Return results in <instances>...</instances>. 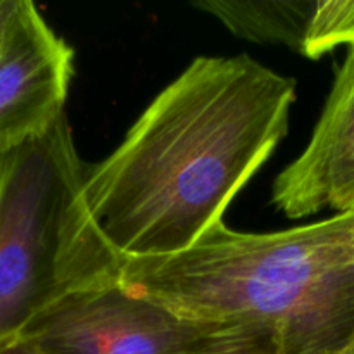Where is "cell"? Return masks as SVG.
<instances>
[{
  "label": "cell",
  "instance_id": "6da1fadb",
  "mask_svg": "<svg viewBox=\"0 0 354 354\" xmlns=\"http://www.w3.org/2000/svg\"><path fill=\"white\" fill-rule=\"evenodd\" d=\"M296 80L249 55L197 57L88 166V209L121 258L196 244L289 131Z\"/></svg>",
  "mask_w": 354,
  "mask_h": 354
},
{
  "label": "cell",
  "instance_id": "7a4b0ae2",
  "mask_svg": "<svg viewBox=\"0 0 354 354\" xmlns=\"http://www.w3.org/2000/svg\"><path fill=\"white\" fill-rule=\"evenodd\" d=\"M120 283L190 320L266 332L280 354H344L354 342V211L268 234L221 221L176 254L121 258Z\"/></svg>",
  "mask_w": 354,
  "mask_h": 354
},
{
  "label": "cell",
  "instance_id": "3957f363",
  "mask_svg": "<svg viewBox=\"0 0 354 354\" xmlns=\"http://www.w3.org/2000/svg\"><path fill=\"white\" fill-rule=\"evenodd\" d=\"M68 114L0 154V344L61 301L120 283L121 256L85 199Z\"/></svg>",
  "mask_w": 354,
  "mask_h": 354
},
{
  "label": "cell",
  "instance_id": "277c9868",
  "mask_svg": "<svg viewBox=\"0 0 354 354\" xmlns=\"http://www.w3.org/2000/svg\"><path fill=\"white\" fill-rule=\"evenodd\" d=\"M254 334L266 332L190 320L114 283L61 301L19 337L38 354H199Z\"/></svg>",
  "mask_w": 354,
  "mask_h": 354
},
{
  "label": "cell",
  "instance_id": "5b68a950",
  "mask_svg": "<svg viewBox=\"0 0 354 354\" xmlns=\"http://www.w3.org/2000/svg\"><path fill=\"white\" fill-rule=\"evenodd\" d=\"M75 50L30 0H17L0 50V154L45 133L66 113Z\"/></svg>",
  "mask_w": 354,
  "mask_h": 354
},
{
  "label": "cell",
  "instance_id": "8992f818",
  "mask_svg": "<svg viewBox=\"0 0 354 354\" xmlns=\"http://www.w3.org/2000/svg\"><path fill=\"white\" fill-rule=\"evenodd\" d=\"M353 158L354 47L339 69L310 144L273 183L275 207L294 220L320 213L328 207L332 189Z\"/></svg>",
  "mask_w": 354,
  "mask_h": 354
},
{
  "label": "cell",
  "instance_id": "52a82bcc",
  "mask_svg": "<svg viewBox=\"0 0 354 354\" xmlns=\"http://www.w3.org/2000/svg\"><path fill=\"white\" fill-rule=\"evenodd\" d=\"M194 7L221 21L235 37L303 54L317 0H201Z\"/></svg>",
  "mask_w": 354,
  "mask_h": 354
},
{
  "label": "cell",
  "instance_id": "ba28073f",
  "mask_svg": "<svg viewBox=\"0 0 354 354\" xmlns=\"http://www.w3.org/2000/svg\"><path fill=\"white\" fill-rule=\"evenodd\" d=\"M341 45L354 47V0H317L303 55L320 59Z\"/></svg>",
  "mask_w": 354,
  "mask_h": 354
},
{
  "label": "cell",
  "instance_id": "9c48e42d",
  "mask_svg": "<svg viewBox=\"0 0 354 354\" xmlns=\"http://www.w3.org/2000/svg\"><path fill=\"white\" fill-rule=\"evenodd\" d=\"M199 354H280V349L272 335L254 334Z\"/></svg>",
  "mask_w": 354,
  "mask_h": 354
},
{
  "label": "cell",
  "instance_id": "30bf717a",
  "mask_svg": "<svg viewBox=\"0 0 354 354\" xmlns=\"http://www.w3.org/2000/svg\"><path fill=\"white\" fill-rule=\"evenodd\" d=\"M328 207L339 211V213L354 211V158L346 166L337 183L332 189L330 197H328Z\"/></svg>",
  "mask_w": 354,
  "mask_h": 354
},
{
  "label": "cell",
  "instance_id": "8fae6325",
  "mask_svg": "<svg viewBox=\"0 0 354 354\" xmlns=\"http://www.w3.org/2000/svg\"><path fill=\"white\" fill-rule=\"evenodd\" d=\"M17 0H0V50L3 47V40H6L7 30L12 21L14 10H16Z\"/></svg>",
  "mask_w": 354,
  "mask_h": 354
},
{
  "label": "cell",
  "instance_id": "7c38bea8",
  "mask_svg": "<svg viewBox=\"0 0 354 354\" xmlns=\"http://www.w3.org/2000/svg\"><path fill=\"white\" fill-rule=\"evenodd\" d=\"M0 354H38L33 349V346L28 344L24 339L17 337L12 341H7L0 344Z\"/></svg>",
  "mask_w": 354,
  "mask_h": 354
},
{
  "label": "cell",
  "instance_id": "4fadbf2b",
  "mask_svg": "<svg viewBox=\"0 0 354 354\" xmlns=\"http://www.w3.org/2000/svg\"><path fill=\"white\" fill-rule=\"evenodd\" d=\"M344 354H354V349H349V351H346Z\"/></svg>",
  "mask_w": 354,
  "mask_h": 354
},
{
  "label": "cell",
  "instance_id": "5bb4252c",
  "mask_svg": "<svg viewBox=\"0 0 354 354\" xmlns=\"http://www.w3.org/2000/svg\"><path fill=\"white\" fill-rule=\"evenodd\" d=\"M349 349H354V342H353V346H351V348H349ZM349 349H348V351H349Z\"/></svg>",
  "mask_w": 354,
  "mask_h": 354
}]
</instances>
